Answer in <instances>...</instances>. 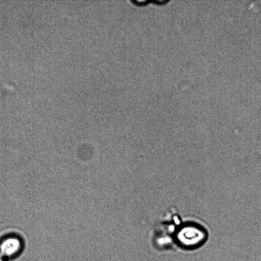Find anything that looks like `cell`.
<instances>
[{"label": "cell", "instance_id": "obj_1", "mask_svg": "<svg viewBox=\"0 0 261 261\" xmlns=\"http://www.w3.org/2000/svg\"><path fill=\"white\" fill-rule=\"evenodd\" d=\"M21 238L16 235H9L0 241V254L5 258H12L18 256L23 249Z\"/></svg>", "mask_w": 261, "mask_h": 261}, {"label": "cell", "instance_id": "obj_2", "mask_svg": "<svg viewBox=\"0 0 261 261\" xmlns=\"http://www.w3.org/2000/svg\"><path fill=\"white\" fill-rule=\"evenodd\" d=\"M0 261H6V259H5L1 254H0Z\"/></svg>", "mask_w": 261, "mask_h": 261}]
</instances>
